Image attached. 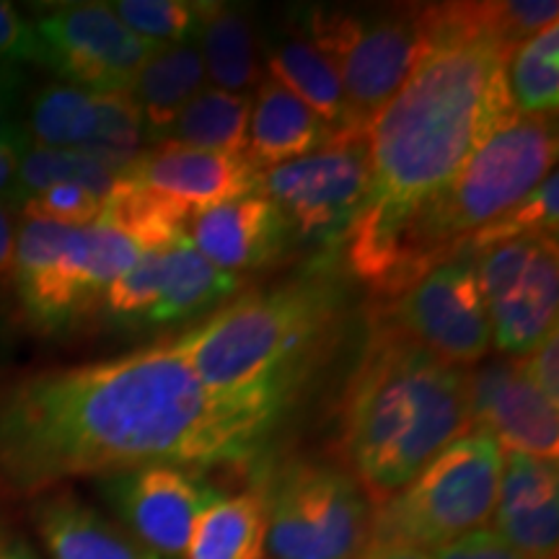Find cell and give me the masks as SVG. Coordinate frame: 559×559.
<instances>
[{"mask_svg": "<svg viewBox=\"0 0 559 559\" xmlns=\"http://www.w3.org/2000/svg\"><path fill=\"white\" fill-rule=\"evenodd\" d=\"M285 409L215 394L177 342L109 360L0 376V498H39L62 481L143 466H241Z\"/></svg>", "mask_w": 559, "mask_h": 559, "instance_id": "cell-1", "label": "cell"}, {"mask_svg": "<svg viewBox=\"0 0 559 559\" xmlns=\"http://www.w3.org/2000/svg\"><path fill=\"white\" fill-rule=\"evenodd\" d=\"M508 55L489 41L428 52L368 130L370 190L349 234H383L438 198L515 115Z\"/></svg>", "mask_w": 559, "mask_h": 559, "instance_id": "cell-2", "label": "cell"}, {"mask_svg": "<svg viewBox=\"0 0 559 559\" xmlns=\"http://www.w3.org/2000/svg\"><path fill=\"white\" fill-rule=\"evenodd\" d=\"M469 430V368L436 358L389 317L376 321L342 396V449L373 506Z\"/></svg>", "mask_w": 559, "mask_h": 559, "instance_id": "cell-3", "label": "cell"}, {"mask_svg": "<svg viewBox=\"0 0 559 559\" xmlns=\"http://www.w3.org/2000/svg\"><path fill=\"white\" fill-rule=\"evenodd\" d=\"M340 280L324 272L221 306L177 347L215 394L288 409L342 321Z\"/></svg>", "mask_w": 559, "mask_h": 559, "instance_id": "cell-4", "label": "cell"}, {"mask_svg": "<svg viewBox=\"0 0 559 559\" xmlns=\"http://www.w3.org/2000/svg\"><path fill=\"white\" fill-rule=\"evenodd\" d=\"M140 254L130 239L99 223L62 228L21 218L13 293L34 330L68 332L102 309L104 293Z\"/></svg>", "mask_w": 559, "mask_h": 559, "instance_id": "cell-5", "label": "cell"}, {"mask_svg": "<svg viewBox=\"0 0 559 559\" xmlns=\"http://www.w3.org/2000/svg\"><path fill=\"white\" fill-rule=\"evenodd\" d=\"M502 451L487 432L453 440L409 485L376 506L370 547L436 551L487 528L498 506Z\"/></svg>", "mask_w": 559, "mask_h": 559, "instance_id": "cell-6", "label": "cell"}, {"mask_svg": "<svg viewBox=\"0 0 559 559\" xmlns=\"http://www.w3.org/2000/svg\"><path fill=\"white\" fill-rule=\"evenodd\" d=\"M260 489L272 559H362L370 549L376 506L347 469L296 459Z\"/></svg>", "mask_w": 559, "mask_h": 559, "instance_id": "cell-7", "label": "cell"}, {"mask_svg": "<svg viewBox=\"0 0 559 559\" xmlns=\"http://www.w3.org/2000/svg\"><path fill=\"white\" fill-rule=\"evenodd\" d=\"M309 29L313 47L337 70L355 135H368L381 109L430 52L423 5L370 16L319 9L311 13Z\"/></svg>", "mask_w": 559, "mask_h": 559, "instance_id": "cell-8", "label": "cell"}, {"mask_svg": "<svg viewBox=\"0 0 559 559\" xmlns=\"http://www.w3.org/2000/svg\"><path fill=\"white\" fill-rule=\"evenodd\" d=\"M368 190V135H337L317 153L260 171L257 194L275 202L293 239L334 247L358 223Z\"/></svg>", "mask_w": 559, "mask_h": 559, "instance_id": "cell-9", "label": "cell"}, {"mask_svg": "<svg viewBox=\"0 0 559 559\" xmlns=\"http://www.w3.org/2000/svg\"><path fill=\"white\" fill-rule=\"evenodd\" d=\"M492 347L523 358L557 330L559 260L555 239H519L474 257Z\"/></svg>", "mask_w": 559, "mask_h": 559, "instance_id": "cell-10", "label": "cell"}, {"mask_svg": "<svg viewBox=\"0 0 559 559\" xmlns=\"http://www.w3.org/2000/svg\"><path fill=\"white\" fill-rule=\"evenodd\" d=\"M41 62L62 83L94 94L130 91L143 62L164 45L140 39L109 9V3L47 5L34 19Z\"/></svg>", "mask_w": 559, "mask_h": 559, "instance_id": "cell-11", "label": "cell"}, {"mask_svg": "<svg viewBox=\"0 0 559 559\" xmlns=\"http://www.w3.org/2000/svg\"><path fill=\"white\" fill-rule=\"evenodd\" d=\"M386 317L417 345L459 368H474L492 347L474 257L461 251L391 300Z\"/></svg>", "mask_w": 559, "mask_h": 559, "instance_id": "cell-12", "label": "cell"}, {"mask_svg": "<svg viewBox=\"0 0 559 559\" xmlns=\"http://www.w3.org/2000/svg\"><path fill=\"white\" fill-rule=\"evenodd\" d=\"M241 275L210 264L198 249L177 247L140 254L104 293L102 311L132 326H166L198 319L239 293Z\"/></svg>", "mask_w": 559, "mask_h": 559, "instance_id": "cell-13", "label": "cell"}, {"mask_svg": "<svg viewBox=\"0 0 559 559\" xmlns=\"http://www.w3.org/2000/svg\"><path fill=\"white\" fill-rule=\"evenodd\" d=\"M102 495L145 549L160 559H185L194 523L221 492L198 472L143 466L102 479Z\"/></svg>", "mask_w": 559, "mask_h": 559, "instance_id": "cell-14", "label": "cell"}, {"mask_svg": "<svg viewBox=\"0 0 559 559\" xmlns=\"http://www.w3.org/2000/svg\"><path fill=\"white\" fill-rule=\"evenodd\" d=\"M559 407L523 373L519 358H498L469 368L472 430L487 432L502 453L557 461Z\"/></svg>", "mask_w": 559, "mask_h": 559, "instance_id": "cell-15", "label": "cell"}, {"mask_svg": "<svg viewBox=\"0 0 559 559\" xmlns=\"http://www.w3.org/2000/svg\"><path fill=\"white\" fill-rule=\"evenodd\" d=\"M122 174L185 210L190 218L260 192V171L243 156L181 148L174 143L143 151Z\"/></svg>", "mask_w": 559, "mask_h": 559, "instance_id": "cell-16", "label": "cell"}, {"mask_svg": "<svg viewBox=\"0 0 559 559\" xmlns=\"http://www.w3.org/2000/svg\"><path fill=\"white\" fill-rule=\"evenodd\" d=\"M492 534L526 559H555L559 542L557 461L502 453Z\"/></svg>", "mask_w": 559, "mask_h": 559, "instance_id": "cell-17", "label": "cell"}, {"mask_svg": "<svg viewBox=\"0 0 559 559\" xmlns=\"http://www.w3.org/2000/svg\"><path fill=\"white\" fill-rule=\"evenodd\" d=\"M293 230L264 194L226 202L190 223V243L210 264L230 275L267 267L288 249Z\"/></svg>", "mask_w": 559, "mask_h": 559, "instance_id": "cell-18", "label": "cell"}, {"mask_svg": "<svg viewBox=\"0 0 559 559\" xmlns=\"http://www.w3.org/2000/svg\"><path fill=\"white\" fill-rule=\"evenodd\" d=\"M32 523L50 559H160L70 489L34 498Z\"/></svg>", "mask_w": 559, "mask_h": 559, "instance_id": "cell-19", "label": "cell"}, {"mask_svg": "<svg viewBox=\"0 0 559 559\" xmlns=\"http://www.w3.org/2000/svg\"><path fill=\"white\" fill-rule=\"evenodd\" d=\"M334 138L337 130L321 120L309 104L300 102L270 75L262 79L257 86V102L251 104L247 151H243V158L257 171H267L272 166L317 153Z\"/></svg>", "mask_w": 559, "mask_h": 559, "instance_id": "cell-20", "label": "cell"}, {"mask_svg": "<svg viewBox=\"0 0 559 559\" xmlns=\"http://www.w3.org/2000/svg\"><path fill=\"white\" fill-rule=\"evenodd\" d=\"M207 86L198 45H164L138 70L130 96L135 99L143 132L156 145L181 109Z\"/></svg>", "mask_w": 559, "mask_h": 559, "instance_id": "cell-21", "label": "cell"}, {"mask_svg": "<svg viewBox=\"0 0 559 559\" xmlns=\"http://www.w3.org/2000/svg\"><path fill=\"white\" fill-rule=\"evenodd\" d=\"M96 223L122 234L143 254L190 247V215L160 200L128 174H120L111 192L102 200V215Z\"/></svg>", "mask_w": 559, "mask_h": 559, "instance_id": "cell-22", "label": "cell"}, {"mask_svg": "<svg viewBox=\"0 0 559 559\" xmlns=\"http://www.w3.org/2000/svg\"><path fill=\"white\" fill-rule=\"evenodd\" d=\"M267 508L262 489L221 495L194 523L185 559H264Z\"/></svg>", "mask_w": 559, "mask_h": 559, "instance_id": "cell-23", "label": "cell"}, {"mask_svg": "<svg viewBox=\"0 0 559 559\" xmlns=\"http://www.w3.org/2000/svg\"><path fill=\"white\" fill-rule=\"evenodd\" d=\"M270 79L283 83L290 94L309 104L337 135H355L349 130L345 91L337 70L313 47L311 39L290 37L270 47L267 55Z\"/></svg>", "mask_w": 559, "mask_h": 559, "instance_id": "cell-24", "label": "cell"}, {"mask_svg": "<svg viewBox=\"0 0 559 559\" xmlns=\"http://www.w3.org/2000/svg\"><path fill=\"white\" fill-rule=\"evenodd\" d=\"M207 81L228 94H247L262 83L257 41L249 13L239 5L218 3L198 37Z\"/></svg>", "mask_w": 559, "mask_h": 559, "instance_id": "cell-25", "label": "cell"}, {"mask_svg": "<svg viewBox=\"0 0 559 559\" xmlns=\"http://www.w3.org/2000/svg\"><path fill=\"white\" fill-rule=\"evenodd\" d=\"M249 115V94H228V91L205 86L179 111L177 120L171 122V128L164 132L158 143L243 156V151H247Z\"/></svg>", "mask_w": 559, "mask_h": 559, "instance_id": "cell-26", "label": "cell"}, {"mask_svg": "<svg viewBox=\"0 0 559 559\" xmlns=\"http://www.w3.org/2000/svg\"><path fill=\"white\" fill-rule=\"evenodd\" d=\"M24 128L34 148L83 151L96 132V94L70 83L45 86L34 94Z\"/></svg>", "mask_w": 559, "mask_h": 559, "instance_id": "cell-27", "label": "cell"}, {"mask_svg": "<svg viewBox=\"0 0 559 559\" xmlns=\"http://www.w3.org/2000/svg\"><path fill=\"white\" fill-rule=\"evenodd\" d=\"M559 24L536 32L508 58V91L519 115L555 117L559 104Z\"/></svg>", "mask_w": 559, "mask_h": 559, "instance_id": "cell-28", "label": "cell"}, {"mask_svg": "<svg viewBox=\"0 0 559 559\" xmlns=\"http://www.w3.org/2000/svg\"><path fill=\"white\" fill-rule=\"evenodd\" d=\"M120 174L86 151L34 148L29 145L19 160V190L24 202L52 185H79L104 200L115 187Z\"/></svg>", "mask_w": 559, "mask_h": 559, "instance_id": "cell-29", "label": "cell"}, {"mask_svg": "<svg viewBox=\"0 0 559 559\" xmlns=\"http://www.w3.org/2000/svg\"><path fill=\"white\" fill-rule=\"evenodd\" d=\"M213 0H117L111 13L140 39L156 45H198Z\"/></svg>", "mask_w": 559, "mask_h": 559, "instance_id": "cell-30", "label": "cell"}, {"mask_svg": "<svg viewBox=\"0 0 559 559\" xmlns=\"http://www.w3.org/2000/svg\"><path fill=\"white\" fill-rule=\"evenodd\" d=\"M143 117H140V109L130 91L96 94V132L83 148L88 156L122 174L143 153Z\"/></svg>", "mask_w": 559, "mask_h": 559, "instance_id": "cell-31", "label": "cell"}, {"mask_svg": "<svg viewBox=\"0 0 559 559\" xmlns=\"http://www.w3.org/2000/svg\"><path fill=\"white\" fill-rule=\"evenodd\" d=\"M557 228H559V179L557 169L549 174L547 179L528 194L526 200H521L519 205L510 207L506 215H500L498 221L487 223L485 228H479L477 234L466 241L464 251L466 254L477 257L489 247H498L506 241H519V239H555L557 241Z\"/></svg>", "mask_w": 559, "mask_h": 559, "instance_id": "cell-32", "label": "cell"}, {"mask_svg": "<svg viewBox=\"0 0 559 559\" xmlns=\"http://www.w3.org/2000/svg\"><path fill=\"white\" fill-rule=\"evenodd\" d=\"M102 215V200L79 185H52L32 194L21 205V218L52 223L62 228L96 226Z\"/></svg>", "mask_w": 559, "mask_h": 559, "instance_id": "cell-33", "label": "cell"}, {"mask_svg": "<svg viewBox=\"0 0 559 559\" xmlns=\"http://www.w3.org/2000/svg\"><path fill=\"white\" fill-rule=\"evenodd\" d=\"M0 60L21 66V62H41V50L34 21L26 19L13 3L0 0Z\"/></svg>", "mask_w": 559, "mask_h": 559, "instance_id": "cell-34", "label": "cell"}, {"mask_svg": "<svg viewBox=\"0 0 559 559\" xmlns=\"http://www.w3.org/2000/svg\"><path fill=\"white\" fill-rule=\"evenodd\" d=\"M526 379L542 391L547 400L559 407V334L557 330L542 342L539 347L531 349L528 355L519 358Z\"/></svg>", "mask_w": 559, "mask_h": 559, "instance_id": "cell-35", "label": "cell"}, {"mask_svg": "<svg viewBox=\"0 0 559 559\" xmlns=\"http://www.w3.org/2000/svg\"><path fill=\"white\" fill-rule=\"evenodd\" d=\"M432 559H526L513 547H508L498 534L489 528L474 531L469 536L445 544L432 551Z\"/></svg>", "mask_w": 559, "mask_h": 559, "instance_id": "cell-36", "label": "cell"}, {"mask_svg": "<svg viewBox=\"0 0 559 559\" xmlns=\"http://www.w3.org/2000/svg\"><path fill=\"white\" fill-rule=\"evenodd\" d=\"M16 215L13 207L0 202V300L13 290V267H16Z\"/></svg>", "mask_w": 559, "mask_h": 559, "instance_id": "cell-37", "label": "cell"}, {"mask_svg": "<svg viewBox=\"0 0 559 559\" xmlns=\"http://www.w3.org/2000/svg\"><path fill=\"white\" fill-rule=\"evenodd\" d=\"M26 148H13V145H0V202L13 210H21L24 198L19 190V160Z\"/></svg>", "mask_w": 559, "mask_h": 559, "instance_id": "cell-38", "label": "cell"}, {"mask_svg": "<svg viewBox=\"0 0 559 559\" xmlns=\"http://www.w3.org/2000/svg\"><path fill=\"white\" fill-rule=\"evenodd\" d=\"M16 94H5L0 91V145H13V148H29V138H26L24 122L16 117L13 109Z\"/></svg>", "mask_w": 559, "mask_h": 559, "instance_id": "cell-39", "label": "cell"}, {"mask_svg": "<svg viewBox=\"0 0 559 559\" xmlns=\"http://www.w3.org/2000/svg\"><path fill=\"white\" fill-rule=\"evenodd\" d=\"M0 559H39V555L21 536L0 528Z\"/></svg>", "mask_w": 559, "mask_h": 559, "instance_id": "cell-40", "label": "cell"}, {"mask_svg": "<svg viewBox=\"0 0 559 559\" xmlns=\"http://www.w3.org/2000/svg\"><path fill=\"white\" fill-rule=\"evenodd\" d=\"M362 559H432V551L412 547H370Z\"/></svg>", "mask_w": 559, "mask_h": 559, "instance_id": "cell-41", "label": "cell"}, {"mask_svg": "<svg viewBox=\"0 0 559 559\" xmlns=\"http://www.w3.org/2000/svg\"><path fill=\"white\" fill-rule=\"evenodd\" d=\"M21 70L16 66H11V62L0 60V91H5V94H19V86H21Z\"/></svg>", "mask_w": 559, "mask_h": 559, "instance_id": "cell-42", "label": "cell"}, {"mask_svg": "<svg viewBox=\"0 0 559 559\" xmlns=\"http://www.w3.org/2000/svg\"><path fill=\"white\" fill-rule=\"evenodd\" d=\"M555 559H557V557H555Z\"/></svg>", "mask_w": 559, "mask_h": 559, "instance_id": "cell-43", "label": "cell"}]
</instances>
